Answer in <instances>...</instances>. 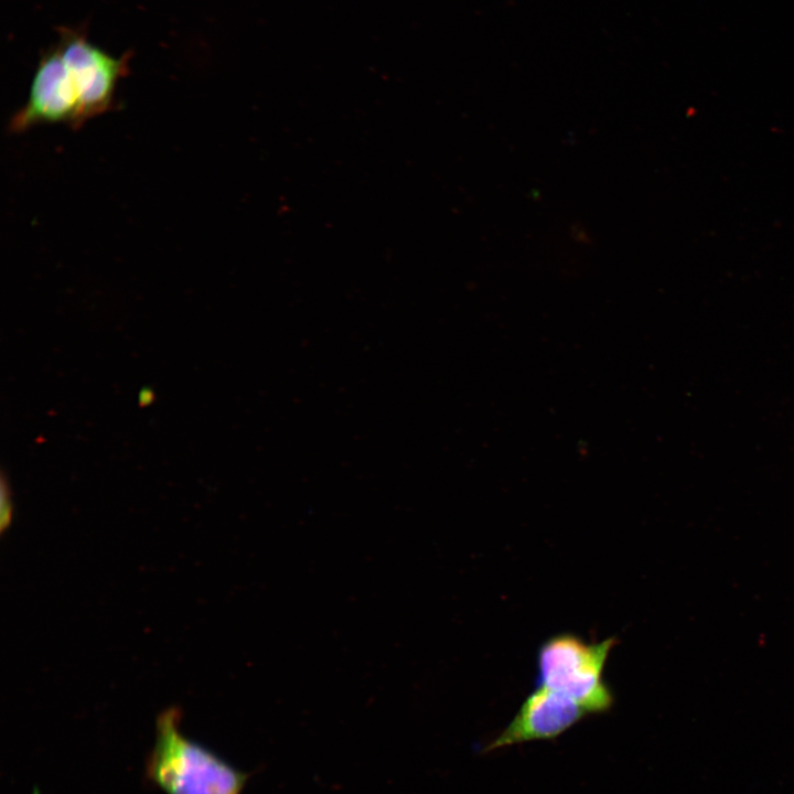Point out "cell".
Instances as JSON below:
<instances>
[{
	"label": "cell",
	"instance_id": "cell-2",
	"mask_svg": "<svg viewBox=\"0 0 794 794\" xmlns=\"http://www.w3.org/2000/svg\"><path fill=\"white\" fill-rule=\"evenodd\" d=\"M181 710L157 718L155 740L146 763L148 780L164 794H240L248 775L180 731Z\"/></svg>",
	"mask_w": 794,
	"mask_h": 794
},
{
	"label": "cell",
	"instance_id": "cell-4",
	"mask_svg": "<svg viewBox=\"0 0 794 794\" xmlns=\"http://www.w3.org/2000/svg\"><path fill=\"white\" fill-rule=\"evenodd\" d=\"M587 715L572 699L537 685L524 699L511 722L485 750L494 751L525 742L555 739Z\"/></svg>",
	"mask_w": 794,
	"mask_h": 794
},
{
	"label": "cell",
	"instance_id": "cell-5",
	"mask_svg": "<svg viewBox=\"0 0 794 794\" xmlns=\"http://www.w3.org/2000/svg\"><path fill=\"white\" fill-rule=\"evenodd\" d=\"M11 489L8 478L2 472L0 482V525L3 533L11 523L13 515Z\"/></svg>",
	"mask_w": 794,
	"mask_h": 794
},
{
	"label": "cell",
	"instance_id": "cell-6",
	"mask_svg": "<svg viewBox=\"0 0 794 794\" xmlns=\"http://www.w3.org/2000/svg\"><path fill=\"white\" fill-rule=\"evenodd\" d=\"M155 400V393L151 387H143L138 394V405L140 407H148Z\"/></svg>",
	"mask_w": 794,
	"mask_h": 794
},
{
	"label": "cell",
	"instance_id": "cell-3",
	"mask_svg": "<svg viewBox=\"0 0 794 794\" xmlns=\"http://www.w3.org/2000/svg\"><path fill=\"white\" fill-rule=\"evenodd\" d=\"M615 645V637L587 643L562 633L547 639L537 654V685L572 699L588 715L608 711L614 698L603 669Z\"/></svg>",
	"mask_w": 794,
	"mask_h": 794
},
{
	"label": "cell",
	"instance_id": "cell-1",
	"mask_svg": "<svg viewBox=\"0 0 794 794\" xmlns=\"http://www.w3.org/2000/svg\"><path fill=\"white\" fill-rule=\"evenodd\" d=\"M129 54L116 57L76 30H61L57 41L41 55L25 104L9 129L23 132L44 124L79 128L106 114L128 72Z\"/></svg>",
	"mask_w": 794,
	"mask_h": 794
}]
</instances>
